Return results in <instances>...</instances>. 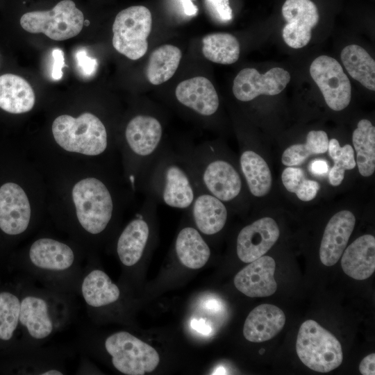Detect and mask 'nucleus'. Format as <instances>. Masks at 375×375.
I'll return each mask as SVG.
<instances>
[{
    "instance_id": "f257e3e1",
    "label": "nucleus",
    "mask_w": 375,
    "mask_h": 375,
    "mask_svg": "<svg viewBox=\"0 0 375 375\" xmlns=\"http://www.w3.org/2000/svg\"><path fill=\"white\" fill-rule=\"evenodd\" d=\"M88 253L73 239L43 235L13 255L10 266L43 287L76 296Z\"/></svg>"
},
{
    "instance_id": "f03ea898",
    "label": "nucleus",
    "mask_w": 375,
    "mask_h": 375,
    "mask_svg": "<svg viewBox=\"0 0 375 375\" xmlns=\"http://www.w3.org/2000/svg\"><path fill=\"white\" fill-rule=\"evenodd\" d=\"M121 199L108 177H83L71 190L72 210L57 217V223L88 250L110 228L122 204Z\"/></svg>"
},
{
    "instance_id": "7ed1b4c3",
    "label": "nucleus",
    "mask_w": 375,
    "mask_h": 375,
    "mask_svg": "<svg viewBox=\"0 0 375 375\" xmlns=\"http://www.w3.org/2000/svg\"><path fill=\"white\" fill-rule=\"evenodd\" d=\"M16 283L21 299L20 335L13 352L44 345L71 324L76 312V296L36 286L24 276Z\"/></svg>"
},
{
    "instance_id": "20e7f679",
    "label": "nucleus",
    "mask_w": 375,
    "mask_h": 375,
    "mask_svg": "<svg viewBox=\"0 0 375 375\" xmlns=\"http://www.w3.org/2000/svg\"><path fill=\"white\" fill-rule=\"evenodd\" d=\"M198 188L194 173L183 151L165 144L145 172L140 190L157 203L188 210Z\"/></svg>"
},
{
    "instance_id": "39448f33",
    "label": "nucleus",
    "mask_w": 375,
    "mask_h": 375,
    "mask_svg": "<svg viewBox=\"0 0 375 375\" xmlns=\"http://www.w3.org/2000/svg\"><path fill=\"white\" fill-rule=\"evenodd\" d=\"M163 133L160 119L148 113L137 114L126 124L119 148L132 190H140L145 172L164 146Z\"/></svg>"
},
{
    "instance_id": "423d86ee",
    "label": "nucleus",
    "mask_w": 375,
    "mask_h": 375,
    "mask_svg": "<svg viewBox=\"0 0 375 375\" xmlns=\"http://www.w3.org/2000/svg\"><path fill=\"white\" fill-rule=\"evenodd\" d=\"M180 148L202 189L225 203L240 197L243 184L239 171L228 160L219 156L218 148L213 143Z\"/></svg>"
},
{
    "instance_id": "0eeeda50",
    "label": "nucleus",
    "mask_w": 375,
    "mask_h": 375,
    "mask_svg": "<svg viewBox=\"0 0 375 375\" xmlns=\"http://www.w3.org/2000/svg\"><path fill=\"white\" fill-rule=\"evenodd\" d=\"M51 132L56 144L67 153L99 157L114 149L106 125L92 112L76 117L59 115L52 123Z\"/></svg>"
},
{
    "instance_id": "6e6552de",
    "label": "nucleus",
    "mask_w": 375,
    "mask_h": 375,
    "mask_svg": "<svg viewBox=\"0 0 375 375\" xmlns=\"http://www.w3.org/2000/svg\"><path fill=\"white\" fill-rule=\"evenodd\" d=\"M301 361L318 372H328L339 367L343 353L338 340L317 322L308 319L301 325L296 342Z\"/></svg>"
},
{
    "instance_id": "1a4fd4ad",
    "label": "nucleus",
    "mask_w": 375,
    "mask_h": 375,
    "mask_svg": "<svg viewBox=\"0 0 375 375\" xmlns=\"http://www.w3.org/2000/svg\"><path fill=\"white\" fill-rule=\"evenodd\" d=\"M102 351L112 367L126 375H143L158 366L160 358L150 345L127 331L113 333L103 339Z\"/></svg>"
},
{
    "instance_id": "9d476101",
    "label": "nucleus",
    "mask_w": 375,
    "mask_h": 375,
    "mask_svg": "<svg viewBox=\"0 0 375 375\" xmlns=\"http://www.w3.org/2000/svg\"><path fill=\"white\" fill-rule=\"evenodd\" d=\"M72 349L63 346H40L17 351L2 356L0 370L6 374L25 375H63Z\"/></svg>"
},
{
    "instance_id": "9b49d317",
    "label": "nucleus",
    "mask_w": 375,
    "mask_h": 375,
    "mask_svg": "<svg viewBox=\"0 0 375 375\" xmlns=\"http://www.w3.org/2000/svg\"><path fill=\"white\" fill-rule=\"evenodd\" d=\"M84 16L72 0H62L51 10L24 14L20 25L27 32L42 33L53 40L62 41L77 35L83 28Z\"/></svg>"
},
{
    "instance_id": "f8f14e48",
    "label": "nucleus",
    "mask_w": 375,
    "mask_h": 375,
    "mask_svg": "<svg viewBox=\"0 0 375 375\" xmlns=\"http://www.w3.org/2000/svg\"><path fill=\"white\" fill-rule=\"evenodd\" d=\"M151 26L152 16L145 6H135L122 10L112 25L113 47L131 60L140 59L147 51Z\"/></svg>"
},
{
    "instance_id": "ddd939ff",
    "label": "nucleus",
    "mask_w": 375,
    "mask_h": 375,
    "mask_svg": "<svg viewBox=\"0 0 375 375\" xmlns=\"http://www.w3.org/2000/svg\"><path fill=\"white\" fill-rule=\"evenodd\" d=\"M38 222L24 189L14 182L0 187V233L10 239H19L31 233Z\"/></svg>"
},
{
    "instance_id": "4468645a",
    "label": "nucleus",
    "mask_w": 375,
    "mask_h": 375,
    "mask_svg": "<svg viewBox=\"0 0 375 375\" xmlns=\"http://www.w3.org/2000/svg\"><path fill=\"white\" fill-rule=\"evenodd\" d=\"M78 295L83 299L87 314L97 322L104 317L106 308L115 306L122 299L121 289L94 264L90 253L81 279Z\"/></svg>"
},
{
    "instance_id": "2eb2a0df",
    "label": "nucleus",
    "mask_w": 375,
    "mask_h": 375,
    "mask_svg": "<svg viewBox=\"0 0 375 375\" xmlns=\"http://www.w3.org/2000/svg\"><path fill=\"white\" fill-rule=\"evenodd\" d=\"M310 74L331 109L340 111L349 106L351 98L350 81L335 58L328 56L316 58L310 65Z\"/></svg>"
},
{
    "instance_id": "dca6fc26",
    "label": "nucleus",
    "mask_w": 375,
    "mask_h": 375,
    "mask_svg": "<svg viewBox=\"0 0 375 375\" xmlns=\"http://www.w3.org/2000/svg\"><path fill=\"white\" fill-rule=\"evenodd\" d=\"M157 203L147 197L142 209L119 235L115 251L120 262L126 267L135 265L143 256L151 234L149 218Z\"/></svg>"
},
{
    "instance_id": "f3484780",
    "label": "nucleus",
    "mask_w": 375,
    "mask_h": 375,
    "mask_svg": "<svg viewBox=\"0 0 375 375\" xmlns=\"http://www.w3.org/2000/svg\"><path fill=\"white\" fill-rule=\"evenodd\" d=\"M290 81V73L283 68L274 67L265 74L253 68H245L234 78L232 90L238 100L247 102L262 94H278Z\"/></svg>"
},
{
    "instance_id": "a211bd4d",
    "label": "nucleus",
    "mask_w": 375,
    "mask_h": 375,
    "mask_svg": "<svg viewBox=\"0 0 375 375\" xmlns=\"http://www.w3.org/2000/svg\"><path fill=\"white\" fill-rule=\"evenodd\" d=\"M282 15L287 24L282 30L284 42L291 48L306 46L311 39L312 29L319 22V12L311 0H286Z\"/></svg>"
},
{
    "instance_id": "6ab92c4d",
    "label": "nucleus",
    "mask_w": 375,
    "mask_h": 375,
    "mask_svg": "<svg viewBox=\"0 0 375 375\" xmlns=\"http://www.w3.org/2000/svg\"><path fill=\"white\" fill-rule=\"evenodd\" d=\"M279 228L276 221L269 217L258 219L243 227L236 241L239 259L251 262L264 256L279 238Z\"/></svg>"
},
{
    "instance_id": "aec40b11",
    "label": "nucleus",
    "mask_w": 375,
    "mask_h": 375,
    "mask_svg": "<svg viewBox=\"0 0 375 375\" xmlns=\"http://www.w3.org/2000/svg\"><path fill=\"white\" fill-rule=\"evenodd\" d=\"M20 293L17 283L0 281V355L15 351L20 335Z\"/></svg>"
},
{
    "instance_id": "412c9836",
    "label": "nucleus",
    "mask_w": 375,
    "mask_h": 375,
    "mask_svg": "<svg viewBox=\"0 0 375 375\" xmlns=\"http://www.w3.org/2000/svg\"><path fill=\"white\" fill-rule=\"evenodd\" d=\"M276 262L268 256H262L240 270L234 278L235 288L249 297H265L277 289L274 279Z\"/></svg>"
},
{
    "instance_id": "4be33fe9",
    "label": "nucleus",
    "mask_w": 375,
    "mask_h": 375,
    "mask_svg": "<svg viewBox=\"0 0 375 375\" xmlns=\"http://www.w3.org/2000/svg\"><path fill=\"white\" fill-rule=\"evenodd\" d=\"M178 102L202 117H210L218 110L219 99L212 83L203 76H195L181 81L176 86Z\"/></svg>"
},
{
    "instance_id": "5701e85b",
    "label": "nucleus",
    "mask_w": 375,
    "mask_h": 375,
    "mask_svg": "<svg viewBox=\"0 0 375 375\" xmlns=\"http://www.w3.org/2000/svg\"><path fill=\"white\" fill-rule=\"evenodd\" d=\"M356 224V217L349 210L335 213L328 221L322 236L319 258L326 266L334 265L345 249Z\"/></svg>"
},
{
    "instance_id": "b1692460",
    "label": "nucleus",
    "mask_w": 375,
    "mask_h": 375,
    "mask_svg": "<svg viewBox=\"0 0 375 375\" xmlns=\"http://www.w3.org/2000/svg\"><path fill=\"white\" fill-rule=\"evenodd\" d=\"M188 210L191 213L196 228L205 235H213L220 232L228 219L225 203L202 189L199 185Z\"/></svg>"
},
{
    "instance_id": "393cba45",
    "label": "nucleus",
    "mask_w": 375,
    "mask_h": 375,
    "mask_svg": "<svg viewBox=\"0 0 375 375\" xmlns=\"http://www.w3.org/2000/svg\"><path fill=\"white\" fill-rule=\"evenodd\" d=\"M285 323V316L281 309L272 304H261L253 308L247 316L243 335L250 342H262L276 335Z\"/></svg>"
},
{
    "instance_id": "a878e982",
    "label": "nucleus",
    "mask_w": 375,
    "mask_h": 375,
    "mask_svg": "<svg viewBox=\"0 0 375 375\" xmlns=\"http://www.w3.org/2000/svg\"><path fill=\"white\" fill-rule=\"evenodd\" d=\"M344 272L356 280H365L375 270V238L369 234L356 239L342 253Z\"/></svg>"
},
{
    "instance_id": "bb28decb",
    "label": "nucleus",
    "mask_w": 375,
    "mask_h": 375,
    "mask_svg": "<svg viewBox=\"0 0 375 375\" xmlns=\"http://www.w3.org/2000/svg\"><path fill=\"white\" fill-rule=\"evenodd\" d=\"M35 95L31 85L22 77L5 74L0 76V108L12 114L31 110Z\"/></svg>"
},
{
    "instance_id": "cd10ccee",
    "label": "nucleus",
    "mask_w": 375,
    "mask_h": 375,
    "mask_svg": "<svg viewBox=\"0 0 375 375\" xmlns=\"http://www.w3.org/2000/svg\"><path fill=\"white\" fill-rule=\"evenodd\" d=\"M176 253L181 262L190 269L203 267L210 256V249L199 231L185 226L178 233L175 241Z\"/></svg>"
},
{
    "instance_id": "c85d7f7f",
    "label": "nucleus",
    "mask_w": 375,
    "mask_h": 375,
    "mask_svg": "<svg viewBox=\"0 0 375 375\" xmlns=\"http://www.w3.org/2000/svg\"><path fill=\"white\" fill-rule=\"evenodd\" d=\"M240 167L249 192L256 197L269 193L272 185L270 169L258 153L244 149L240 157Z\"/></svg>"
},
{
    "instance_id": "c756f323",
    "label": "nucleus",
    "mask_w": 375,
    "mask_h": 375,
    "mask_svg": "<svg viewBox=\"0 0 375 375\" xmlns=\"http://www.w3.org/2000/svg\"><path fill=\"white\" fill-rule=\"evenodd\" d=\"M341 60L349 74L366 88L375 90V61L362 47L356 44L345 47Z\"/></svg>"
},
{
    "instance_id": "7c9ffc66",
    "label": "nucleus",
    "mask_w": 375,
    "mask_h": 375,
    "mask_svg": "<svg viewBox=\"0 0 375 375\" xmlns=\"http://www.w3.org/2000/svg\"><path fill=\"white\" fill-rule=\"evenodd\" d=\"M182 53L176 46L164 44L152 51L146 67V76L153 85L170 79L179 65Z\"/></svg>"
},
{
    "instance_id": "2f4dec72",
    "label": "nucleus",
    "mask_w": 375,
    "mask_h": 375,
    "mask_svg": "<svg viewBox=\"0 0 375 375\" xmlns=\"http://www.w3.org/2000/svg\"><path fill=\"white\" fill-rule=\"evenodd\" d=\"M356 152V165L362 176H370L375 171V127L368 119L358 122L352 135Z\"/></svg>"
},
{
    "instance_id": "473e14b6",
    "label": "nucleus",
    "mask_w": 375,
    "mask_h": 375,
    "mask_svg": "<svg viewBox=\"0 0 375 375\" xmlns=\"http://www.w3.org/2000/svg\"><path fill=\"white\" fill-rule=\"evenodd\" d=\"M202 53L208 60L218 64L230 65L240 56L237 38L228 33H212L203 37Z\"/></svg>"
},
{
    "instance_id": "72a5a7b5",
    "label": "nucleus",
    "mask_w": 375,
    "mask_h": 375,
    "mask_svg": "<svg viewBox=\"0 0 375 375\" xmlns=\"http://www.w3.org/2000/svg\"><path fill=\"white\" fill-rule=\"evenodd\" d=\"M328 138L324 131H310L303 144H294L283 153L282 163L288 167L301 165L310 155L326 153L328 151Z\"/></svg>"
},
{
    "instance_id": "f704fd0d",
    "label": "nucleus",
    "mask_w": 375,
    "mask_h": 375,
    "mask_svg": "<svg viewBox=\"0 0 375 375\" xmlns=\"http://www.w3.org/2000/svg\"><path fill=\"white\" fill-rule=\"evenodd\" d=\"M328 151L334 161L328 173L329 183L338 186L344 179L345 170L352 169L356 165L354 149L350 144L340 147L338 140L333 138L328 141Z\"/></svg>"
},
{
    "instance_id": "c9c22d12",
    "label": "nucleus",
    "mask_w": 375,
    "mask_h": 375,
    "mask_svg": "<svg viewBox=\"0 0 375 375\" xmlns=\"http://www.w3.org/2000/svg\"><path fill=\"white\" fill-rule=\"evenodd\" d=\"M281 180L285 189L295 193L303 201L312 200L320 188L317 181L307 179L304 171L295 166L286 167L282 172Z\"/></svg>"
},
{
    "instance_id": "e433bc0d",
    "label": "nucleus",
    "mask_w": 375,
    "mask_h": 375,
    "mask_svg": "<svg viewBox=\"0 0 375 375\" xmlns=\"http://www.w3.org/2000/svg\"><path fill=\"white\" fill-rule=\"evenodd\" d=\"M210 15L217 21L227 23L233 19V11L228 0H205Z\"/></svg>"
},
{
    "instance_id": "4c0bfd02",
    "label": "nucleus",
    "mask_w": 375,
    "mask_h": 375,
    "mask_svg": "<svg viewBox=\"0 0 375 375\" xmlns=\"http://www.w3.org/2000/svg\"><path fill=\"white\" fill-rule=\"evenodd\" d=\"M75 58L77 66L83 76H91L95 73L98 67L97 60L90 57L85 49H78Z\"/></svg>"
},
{
    "instance_id": "58836bf2",
    "label": "nucleus",
    "mask_w": 375,
    "mask_h": 375,
    "mask_svg": "<svg viewBox=\"0 0 375 375\" xmlns=\"http://www.w3.org/2000/svg\"><path fill=\"white\" fill-rule=\"evenodd\" d=\"M52 56L53 62L51 76L53 80L59 81L62 77V68L65 65L64 53L60 49L56 48L53 50Z\"/></svg>"
},
{
    "instance_id": "ea45409f",
    "label": "nucleus",
    "mask_w": 375,
    "mask_h": 375,
    "mask_svg": "<svg viewBox=\"0 0 375 375\" xmlns=\"http://www.w3.org/2000/svg\"><path fill=\"white\" fill-rule=\"evenodd\" d=\"M375 354L371 353L365 356L360 363L359 370L363 375H374Z\"/></svg>"
},
{
    "instance_id": "a19ab883",
    "label": "nucleus",
    "mask_w": 375,
    "mask_h": 375,
    "mask_svg": "<svg viewBox=\"0 0 375 375\" xmlns=\"http://www.w3.org/2000/svg\"><path fill=\"white\" fill-rule=\"evenodd\" d=\"M310 170L314 174L322 175L328 172V165L325 160H315L310 163Z\"/></svg>"
},
{
    "instance_id": "79ce46f5",
    "label": "nucleus",
    "mask_w": 375,
    "mask_h": 375,
    "mask_svg": "<svg viewBox=\"0 0 375 375\" xmlns=\"http://www.w3.org/2000/svg\"><path fill=\"white\" fill-rule=\"evenodd\" d=\"M192 327L203 334H208L210 332V326L206 322L205 319H192Z\"/></svg>"
},
{
    "instance_id": "37998d69",
    "label": "nucleus",
    "mask_w": 375,
    "mask_h": 375,
    "mask_svg": "<svg viewBox=\"0 0 375 375\" xmlns=\"http://www.w3.org/2000/svg\"><path fill=\"white\" fill-rule=\"evenodd\" d=\"M182 4L184 13L188 16L196 15L198 9L194 5L192 0H179Z\"/></svg>"
},
{
    "instance_id": "c03bdc74",
    "label": "nucleus",
    "mask_w": 375,
    "mask_h": 375,
    "mask_svg": "<svg viewBox=\"0 0 375 375\" xmlns=\"http://www.w3.org/2000/svg\"><path fill=\"white\" fill-rule=\"evenodd\" d=\"M206 307L210 310H213L215 311L219 310L221 309V304L219 301L212 299L208 301L206 304Z\"/></svg>"
},
{
    "instance_id": "a18cd8bd",
    "label": "nucleus",
    "mask_w": 375,
    "mask_h": 375,
    "mask_svg": "<svg viewBox=\"0 0 375 375\" xmlns=\"http://www.w3.org/2000/svg\"><path fill=\"white\" fill-rule=\"evenodd\" d=\"M226 369L223 367H219L217 368V369L215 371V373L213 374H226Z\"/></svg>"
},
{
    "instance_id": "49530a36",
    "label": "nucleus",
    "mask_w": 375,
    "mask_h": 375,
    "mask_svg": "<svg viewBox=\"0 0 375 375\" xmlns=\"http://www.w3.org/2000/svg\"><path fill=\"white\" fill-rule=\"evenodd\" d=\"M89 24H90V21L88 20V19H86V20L84 19L83 25L89 26Z\"/></svg>"
},
{
    "instance_id": "de8ad7c7",
    "label": "nucleus",
    "mask_w": 375,
    "mask_h": 375,
    "mask_svg": "<svg viewBox=\"0 0 375 375\" xmlns=\"http://www.w3.org/2000/svg\"><path fill=\"white\" fill-rule=\"evenodd\" d=\"M264 351H265V350H264L263 349H260V351H259V353H260V354H262V353H264Z\"/></svg>"
}]
</instances>
